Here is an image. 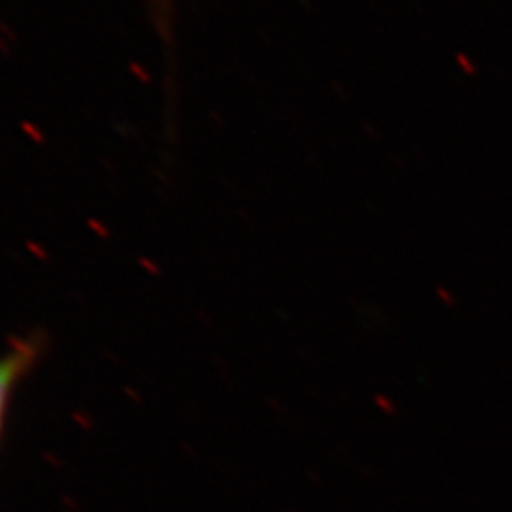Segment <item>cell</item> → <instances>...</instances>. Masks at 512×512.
<instances>
[{
    "label": "cell",
    "instance_id": "1",
    "mask_svg": "<svg viewBox=\"0 0 512 512\" xmlns=\"http://www.w3.org/2000/svg\"><path fill=\"white\" fill-rule=\"evenodd\" d=\"M46 346V336L33 332L29 336L16 338L6 351L0 353V442L6 431V421L19 385L29 378V374L40 363Z\"/></svg>",
    "mask_w": 512,
    "mask_h": 512
}]
</instances>
